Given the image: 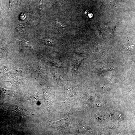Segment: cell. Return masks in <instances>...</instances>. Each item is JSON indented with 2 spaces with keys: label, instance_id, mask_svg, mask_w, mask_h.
I'll list each match as a JSON object with an SVG mask.
<instances>
[{
  "label": "cell",
  "instance_id": "obj_5",
  "mask_svg": "<svg viewBox=\"0 0 135 135\" xmlns=\"http://www.w3.org/2000/svg\"><path fill=\"white\" fill-rule=\"evenodd\" d=\"M16 0H10L9 8L10 9L16 2Z\"/></svg>",
  "mask_w": 135,
  "mask_h": 135
},
{
  "label": "cell",
  "instance_id": "obj_2",
  "mask_svg": "<svg viewBox=\"0 0 135 135\" xmlns=\"http://www.w3.org/2000/svg\"><path fill=\"white\" fill-rule=\"evenodd\" d=\"M85 58L84 57L78 56H74L72 61V67L74 70H77L82 61Z\"/></svg>",
  "mask_w": 135,
  "mask_h": 135
},
{
  "label": "cell",
  "instance_id": "obj_7",
  "mask_svg": "<svg viewBox=\"0 0 135 135\" xmlns=\"http://www.w3.org/2000/svg\"><path fill=\"white\" fill-rule=\"evenodd\" d=\"M0 13H1V10L0 9Z\"/></svg>",
  "mask_w": 135,
  "mask_h": 135
},
{
  "label": "cell",
  "instance_id": "obj_6",
  "mask_svg": "<svg viewBox=\"0 0 135 135\" xmlns=\"http://www.w3.org/2000/svg\"><path fill=\"white\" fill-rule=\"evenodd\" d=\"M22 82L21 79H18L14 80H12V82L14 83H16V84H19L21 83Z\"/></svg>",
  "mask_w": 135,
  "mask_h": 135
},
{
  "label": "cell",
  "instance_id": "obj_3",
  "mask_svg": "<svg viewBox=\"0 0 135 135\" xmlns=\"http://www.w3.org/2000/svg\"><path fill=\"white\" fill-rule=\"evenodd\" d=\"M16 40L20 42L23 47L26 48H33V44L30 41H26L24 39L21 40Z\"/></svg>",
  "mask_w": 135,
  "mask_h": 135
},
{
  "label": "cell",
  "instance_id": "obj_4",
  "mask_svg": "<svg viewBox=\"0 0 135 135\" xmlns=\"http://www.w3.org/2000/svg\"><path fill=\"white\" fill-rule=\"evenodd\" d=\"M0 94L7 97H11L14 94L13 92L0 87Z\"/></svg>",
  "mask_w": 135,
  "mask_h": 135
},
{
  "label": "cell",
  "instance_id": "obj_1",
  "mask_svg": "<svg viewBox=\"0 0 135 135\" xmlns=\"http://www.w3.org/2000/svg\"><path fill=\"white\" fill-rule=\"evenodd\" d=\"M72 120V111L70 110L67 115L60 120L56 122L48 120L47 126L48 127L63 132L71 126Z\"/></svg>",
  "mask_w": 135,
  "mask_h": 135
}]
</instances>
